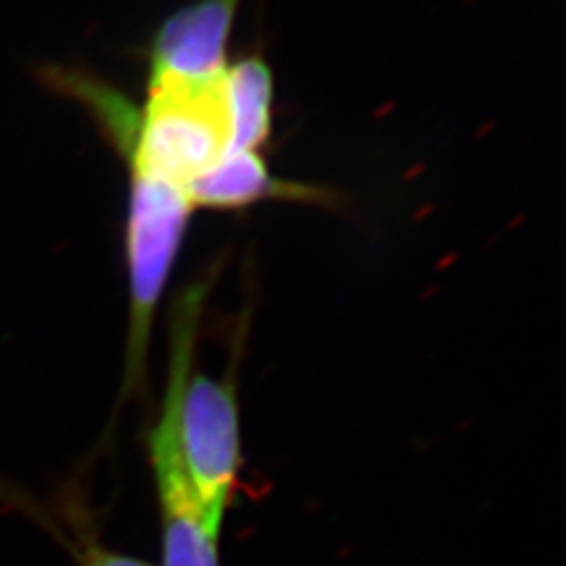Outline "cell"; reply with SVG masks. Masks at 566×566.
Masks as SVG:
<instances>
[{"instance_id": "obj_1", "label": "cell", "mask_w": 566, "mask_h": 566, "mask_svg": "<svg viewBox=\"0 0 566 566\" xmlns=\"http://www.w3.org/2000/svg\"><path fill=\"white\" fill-rule=\"evenodd\" d=\"M130 196L126 219V263L130 287V319L126 343L124 395H133L145 378L151 325L164 287L181 250L191 219L187 193L128 168Z\"/></svg>"}, {"instance_id": "obj_2", "label": "cell", "mask_w": 566, "mask_h": 566, "mask_svg": "<svg viewBox=\"0 0 566 566\" xmlns=\"http://www.w3.org/2000/svg\"><path fill=\"white\" fill-rule=\"evenodd\" d=\"M198 327H170V369L160 420L149 432V458L163 518V566H221V526L208 518L182 465L177 413L196 357Z\"/></svg>"}, {"instance_id": "obj_3", "label": "cell", "mask_w": 566, "mask_h": 566, "mask_svg": "<svg viewBox=\"0 0 566 566\" xmlns=\"http://www.w3.org/2000/svg\"><path fill=\"white\" fill-rule=\"evenodd\" d=\"M177 437L182 465L203 512L223 525L242 468L240 407L235 382L189 374L182 386Z\"/></svg>"}, {"instance_id": "obj_4", "label": "cell", "mask_w": 566, "mask_h": 566, "mask_svg": "<svg viewBox=\"0 0 566 566\" xmlns=\"http://www.w3.org/2000/svg\"><path fill=\"white\" fill-rule=\"evenodd\" d=\"M238 7L240 0H200L164 21L149 76L200 81L223 74Z\"/></svg>"}, {"instance_id": "obj_5", "label": "cell", "mask_w": 566, "mask_h": 566, "mask_svg": "<svg viewBox=\"0 0 566 566\" xmlns=\"http://www.w3.org/2000/svg\"><path fill=\"white\" fill-rule=\"evenodd\" d=\"M193 210H242L266 200L324 202L327 193L298 182L280 181L261 151H231L187 187Z\"/></svg>"}, {"instance_id": "obj_6", "label": "cell", "mask_w": 566, "mask_h": 566, "mask_svg": "<svg viewBox=\"0 0 566 566\" xmlns=\"http://www.w3.org/2000/svg\"><path fill=\"white\" fill-rule=\"evenodd\" d=\"M224 86L231 120V151H261L271 135L273 76L269 65L256 57L227 65Z\"/></svg>"}, {"instance_id": "obj_7", "label": "cell", "mask_w": 566, "mask_h": 566, "mask_svg": "<svg viewBox=\"0 0 566 566\" xmlns=\"http://www.w3.org/2000/svg\"><path fill=\"white\" fill-rule=\"evenodd\" d=\"M42 525L57 535L78 566H151L142 558L105 546L95 531L84 523L81 507L74 504H63L57 510V521L42 518Z\"/></svg>"}]
</instances>
